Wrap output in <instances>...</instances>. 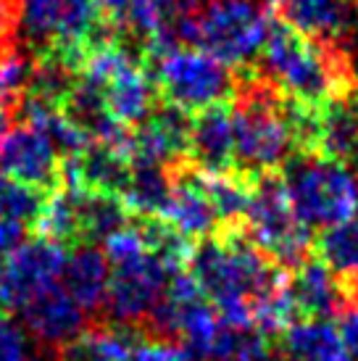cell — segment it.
Instances as JSON below:
<instances>
[{"label":"cell","instance_id":"cell-1","mask_svg":"<svg viewBox=\"0 0 358 361\" xmlns=\"http://www.w3.org/2000/svg\"><path fill=\"white\" fill-rule=\"evenodd\" d=\"M187 271L203 298L237 332L253 330L261 303L288 285L285 269L256 248L242 230H219L203 238L192 248Z\"/></svg>","mask_w":358,"mask_h":361},{"label":"cell","instance_id":"cell-2","mask_svg":"<svg viewBox=\"0 0 358 361\" xmlns=\"http://www.w3.org/2000/svg\"><path fill=\"white\" fill-rule=\"evenodd\" d=\"M261 61V71L290 101L319 109L332 101L358 98L356 66L340 40L309 37L274 19Z\"/></svg>","mask_w":358,"mask_h":361},{"label":"cell","instance_id":"cell-3","mask_svg":"<svg viewBox=\"0 0 358 361\" xmlns=\"http://www.w3.org/2000/svg\"><path fill=\"white\" fill-rule=\"evenodd\" d=\"M235 127V171L261 177L285 169L298 156L292 101L261 69L242 66L232 95Z\"/></svg>","mask_w":358,"mask_h":361},{"label":"cell","instance_id":"cell-4","mask_svg":"<svg viewBox=\"0 0 358 361\" xmlns=\"http://www.w3.org/2000/svg\"><path fill=\"white\" fill-rule=\"evenodd\" d=\"M145 66L163 103L177 109L203 111L227 103L235 95L232 66L195 45H182L161 35L145 45Z\"/></svg>","mask_w":358,"mask_h":361},{"label":"cell","instance_id":"cell-5","mask_svg":"<svg viewBox=\"0 0 358 361\" xmlns=\"http://www.w3.org/2000/svg\"><path fill=\"white\" fill-rule=\"evenodd\" d=\"M274 21V11L259 0H206L187 21L166 30L174 42L195 45L227 66H248L261 56Z\"/></svg>","mask_w":358,"mask_h":361},{"label":"cell","instance_id":"cell-6","mask_svg":"<svg viewBox=\"0 0 358 361\" xmlns=\"http://www.w3.org/2000/svg\"><path fill=\"white\" fill-rule=\"evenodd\" d=\"M285 190L309 230H329L358 216V174L350 164L298 153L285 164Z\"/></svg>","mask_w":358,"mask_h":361},{"label":"cell","instance_id":"cell-7","mask_svg":"<svg viewBox=\"0 0 358 361\" xmlns=\"http://www.w3.org/2000/svg\"><path fill=\"white\" fill-rule=\"evenodd\" d=\"M242 235L282 269H295L311 256V230L295 216L285 190V180L277 171L253 177Z\"/></svg>","mask_w":358,"mask_h":361},{"label":"cell","instance_id":"cell-8","mask_svg":"<svg viewBox=\"0 0 358 361\" xmlns=\"http://www.w3.org/2000/svg\"><path fill=\"white\" fill-rule=\"evenodd\" d=\"M174 271L177 267H171L150 245L130 259L111 264V285L106 298L111 322L135 330L142 322H150L153 311L163 301Z\"/></svg>","mask_w":358,"mask_h":361},{"label":"cell","instance_id":"cell-9","mask_svg":"<svg viewBox=\"0 0 358 361\" xmlns=\"http://www.w3.org/2000/svg\"><path fill=\"white\" fill-rule=\"evenodd\" d=\"M66 248L48 238L21 243L13 253L0 259V309L21 311L27 303L61 282Z\"/></svg>","mask_w":358,"mask_h":361},{"label":"cell","instance_id":"cell-10","mask_svg":"<svg viewBox=\"0 0 358 361\" xmlns=\"http://www.w3.org/2000/svg\"><path fill=\"white\" fill-rule=\"evenodd\" d=\"M0 169L42 192L61 188L63 159L48 135L27 121L13 124L0 137Z\"/></svg>","mask_w":358,"mask_h":361},{"label":"cell","instance_id":"cell-11","mask_svg":"<svg viewBox=\"0 0 358 361\" xmlns=\"http://www.w3.org/2000/svg\"><path fill=\"white\" fill-rule=\"evenodd\" d=\"M187 111L171 103H161L132 130V164H150L174 169L187 161L190 148Z\"/></svg>","mask_w":358,"mask_h":361},{"label":"cell","instance_id":"cell-12","mask_svg":"<svg viewBox=\"0 0 358 361\" xmlns=\"http://www.w3.org/2000/svg\"><path fill=\"white\" fill-rule=\"evenodd\" d=\"M19 314L24 327L35 335V341L53 348L56 353L66 348L71 341H77L87 322L85 309L71 298L61 282L35 295Z\"/></svg>","mask_w":358,"mask_h":361},{"label":"cell","instance_id":"cell-13","mask_svg":"<svg viewBox=\"0 0 358 361\" xmlns=\"http://www.w3.org/2000/svg\"><path fill=\"white\" fill-rule=\"evenodd\" d=\"M174 180H171L169 201L161 211V221H166L171 230H177L182 238L187 240H203L211 238L221 230L216 211L211 206L206 190L200 188L195 169H190L187 161L171 169Z\"/></svg>","mask_w":358,"mask_h":361},{"label":"cell","instance_id":"cell-14","mask_svg":"<svg viewBox=\"0 0 358 361\" xmlns=\"http://www.w3.org/2000/svg\"><path fill=\"white\" fill-rule=\"evenodd\" d=\"M187 161L200 171L235 169V127L227 103L195 111L190 121Z\"/></svg>","mask_w":358,"mask_h":361},{"label":"cell","instance_id":"cell-15","mask_svg":"<svg viewBox=\"0 0 358 361\" xmlns=\"http://www.w3.org/2000/svg\"><path fill=\"white\" fill-rule=\"evenodd\" d=\"M288 290L298 317H335L350 301L345 285L321 259L309 256L288 277Z\"/></svg>","mask_w":358,"mask_h":361},{"label":"cell","instance_id":"cell-16","mask_svg":"<svg viewBox=\"0 0 358 361\" xmlns=\"http://www.w3.org/2000/svg\"><path fill=\"white\" fill-rule=\"evenodd\" d=\"M61 285L69 290V295L80 303L85 311L106 309L111 285V261L106 253L92 243H80L66 256Z\"/></svg>","mask_w":358,"mask_h":361},{"label":"cell","instance_id":"cell-17","mask_svg":"<svg viewBox=\"0 0 358 361\" xmlns=\"http://www.w3.org/2000/svg\"><path fill=\"white\" fill-rule=\"evenodd\" d=\"M279 348L288 361H356L342 343L338 324L319 317H298L282 330Z\"/></svg>","mask_w":358,"mask_h":361},{"label":"cell","instance_id":"cell-18","mask_svg":"<svg viewBox=\"0 0 358 361\" xmlns=\"http://www.w3.org/2000/svg\"><path fill=\"white\" fill-rule=\"evenodd\" d=\"M356 101H332L327 106H319L309 153L345 164L358 161V106H353Z\"/></svg>","mask_w":358,"mask_h":361},{"label":"cell","instance_id":"cell-19","mask_svg":"<svg viewBox=\"0 0 358 361\" xmlns=\"http://www.w3.org/2000/svg\"><path fill=\"white\" fill-rule=\"evenodd\" d=\"M277 19L309 37L340 40L350 27V0H271Z\"/></svg>","mask_w":358,"mask_h":361},{"label":"cell","instance_id":"cell-20","mask_svg":"<svg viewBox=\"0 0 358 361\" xmlns=\"http://www.w3.org/2000/svg\"><path fill=\"white\" fill-rule=\"evenodd\" d=\"M137 330L124 324H98L82 330L77 341L58 351L61 361H132Z\"/></svg>","mask_w":358,"mask_h":361},{"label":"cell","instance_id":"cell-21","mask_svg":"<svg viewBox=\"0 0 358 361\" xmlns=\"http://www.w3.org/2000/svg\"><path fill=\"white\" fill-rule=\"evenodd\" d=\"M174 174L166 166L132 164L130 180L121 190V201L127 203L132 216L137 219H159L171 192Z\"/></svg>","mask_w":358,"mask_h":361},{"label":"cell","instance_id":"cell-22","mask_svg":"<svg viewBox=\"0 0 358 361\" xmlns=\"http://www.w3.org/2000/svg\"><path fill=\"white\" fill-rule=\"evenodd\" d=\"M71 190L77 192V206H80L82 243H103L109 235L132 221V211L121 201V195L77 190V188Z\"/></svg>","mask_w":358,"mask_h":361},{"label":"cell","instance_id":"cell-23","mask_svg":"<svg viewBox=\"0 0 358 361\" xmlns=\"http://www.w3.org/2000/svg\"><path fill=\"white\" fill-rule=\"evenodd\" d=\"M319 259L342 280L348 298H358V219L321 230Z\"/></svg>","mask_w":358,"mask_h":361},{"label":"cell","instance_id":"cell-24","mask_svg":"<svg viewBox=\"0 0 358 361\" xmlns=\"http://www.w3.org/2000/svg\"><path fill=\"white\" fill-rule=\"evenodd\" d=\"M63 0H19V30L40 53L56 42Z\"/></svg>","mask_w":358,"mask_h":361},{"label":"cell","instance_id":"cell-25","mask_svg":"<svg viewBox=\"0 0 358 361\" xmlns=\"http://www.w3.org/2000/svg\"><path fill=\"white\" fill-rule=\"evenodd\" d=\"M45 195L48 192L13 180L0 169V219L24 221V224L35 227V221L42 211V203H45Z\"/></svg>","mask_w":358,"mask_h":361},{"label":"cell","instance_id":"cell-26","mask_svg":"<svg viewBox=\"0 0 358 361\" xmlns=\"http://www.w3.org/2000/svg\"><path fill=\"white\" fill-rule=\"evenodd\" d=\"M0 361H35L27 330L8 314H0Z\"/></svg>","mask_w":358,"mask_h":361},{"label":"cell","instance_id":"cell-27","mask_svg":"<svg viewBox=\"0 0 358 361\" xmlns=\"http://www.w3.org/2000/svg\"><path fill=\"white\" fill-rule=\"evenodd\" d=\"M132 361H195V356L177 341L169 338H150L135 345Z\"/></svg>","mask_w":358,"mask_h":361},{"label":"cell","instance_id":"cell-28","mask_svg":"<svg viewBox=\"0 0 358 361\" xmlns=\"http://www.w3.org/2000/svg\"><path fill=\"white\" fill-rule=\"evenodd\" d=\"M232 361H288L285 353L279 345L264 338V335H256V338H242L235 351V359Z\"/></svg>","mask_w":358,"mask_h":361},{"label":"cell","instance_id":"cell-29","mask_svg":"<svg viewBox=\"0 0 358 361\" xmlns=\"http://www.w3.org/2000/svg\"><path fill=\"white\" fill-rule=\"evenodd\" d=\"M153 3H156V8H159L166 30H171L179 21L192 19L206 6V0H153Z\"/></svg>","mask_w":358,"mask_h":361},{"label":"cell","instance_id":"cell-30","mask_svg":"<svg viewBox=\"0 0 358 361\" xmlns=\"http://www.w3.org/2000/svg\"><path fill=\"white\" fill-rule=\"evenodd\" d=\"M335 317H338L335 324H338L340 338L348 345L350 356L358 361V298H350Z\"/></svg>","mask_w":358,"mask_h":361},{"label":"cell","instance_id":"cell-31","mask_svg":"<svg viewBox=\"0 0 358 361\" xmlns=\"http://www.w3.org/2000/svg\"><path fill=\"white\" fill-rule=\"evenodd\" d=\"M30 240V224L13 219H0V259L13 253L21 243Z\"/></svg>","mask_w":358,"mask_h":361},{"label":"cell","instance_id":"cell-32","mask_svg":"<svg viewBox=\"0 0 358 361\" xmlns=\"http://www.w3.org/2000/svg\"><path fill=\"white\" fill-rule=\"evenodd\" d=\"M19 106H21V101H11L6 95H0V137L13 127V119H16V114H19Z\"/></svg>","mask_w":358,"mask_h":361},{"label":"cell","instance_id":"cell-33","mask_svg":"<svg viewBox=\"0 0 358 361\" xmlns=\"http://www.w3.org/2000/svg\"><path fill=\"white\" fill-rule=\"evenodd\" d=\"M350 3H356V6H358V0H350Z\"/></svg>","mask_w":358,"mask_h":361}]
</instances>
